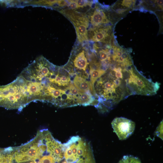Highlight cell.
<instances>
[{
	"label": "cell",
	"instance_id": "1",
	"mask_svg": "<svg viewBox=\"0 0 163 163\" xmlns=\"http://www.w3.org/2000/svg\"><path fill=\"white\" fill-rule=\"evenodd\" d=\"M127 70L109 68L96 82L94 89L97 99L95 107L101 113L108 112L121 100L132 95L127 83Z\"/></svg>",
	"mask_w": 163,
	"mask_h": 163
},
{
	"label": "cell",
	"instance_id": "2",
	"mask_svg": "<svg viewBox=\"0 0 163 163\" xmlns=\"http://www.w3.org/2000/svg\"><path fill=\"white\" fill-rule=\"evenodd\" d=\"M64 158L68 163H96L89 142L79 136L64 144Z\"/></svg>",
	"mask_w": 163,
	"mask_h": 163
},
{
	"label": "cell",
	"instance_id": "3",
	"mask_svg": "<svg viewBox=\"0 0 163 163\" xmlns=\"http://www.w3.org/2000/svg\"><path fill=\"white\" fill-rule=\"evenodd\" d=\"M127 83L132 95H155L159 88L160 85L159 83L154 82L147 78L133 65L128 68Z\"/></svg>",
	"mask_w": 163,
	"mask_h": 163
},
{
	"label": "cell",
	"instance_id": "4",
	"mask_svg": "<svg viewBox=\"0 0 163 163\" xmlns=\"http://www.w3.org/2000/svg\"><path fill=\"white\" fill-rule=\"evenodd\" d=\"M29 104L21 88L14 81L0 86V106L8 109L22 110Z\"/></svg>",
	"mask_w": 163,
	"mask_h": 163
},
{
	"label": "cell",
	"instance_id": "5",
	"mask_svg": "<svg viewBox=\"0 0 163 163\" xmlns=\"http://www.w3.org/2000/svg\"><path fill=\"white\" fill-rule=\"evenodd\" d=\"M60 12L73 24L79 42L83 43L88 41L89 21L86 14L70 8L62 10Z\"/></svg>",
	"mask_w": 163,
	"mask_h": 163
},
{
	"label": "cell",
	"instance_id": "6",
	"mask_svg": "<svg viewBox=\"0 0 163 163\" xmlns=\"http://www.w3.org/2000/svg\"><path fill=\"white\" fill-rule=\"evenodd\" d=\"M112 127L119 139H127L133 133L135 127V123L123 117H116L111 123Z\"/></svg>",
	"mask_w": 163,
	"mask_h": 163
},
{
	"label": "cell",
	"instance_id": "7",
	"mask_svg": "<svg viewBox=\"0 0 163 163\" xmlns=\"http://www.w3.org/2000/svg\"><path fill=\"white\" fill-rule=\"evenodd\" d=\"M110 28L100 25L90 28L88 30V40L95 42L106 41L110 37Z\"/></svg>",
	"mask_w": 163,
	"mask_h": 163
},
{
	"label": "cell",
	"instance_id": "8",
	"mask_svg": "<svg viewBox=\"0 0 163 163\" xmlns=\"http://www.w3.org/2000/svg\"><path fill=\"white\" fill-rule=\"evenodd\" d=\"M73 80L74 86L79 92L92 94L95 96L93 87L90 81L77 75H75Z\"/></svg>",
	"mask_w": 163,
	"mask_h": 163
},
{
	"label": "cell",
	"instance_id": "9",
	"mask_svg": "<svg viewBox=\"0 0 163 163\" xmlns=\"http://www.w3.org/2000/svg\"><path fill=\"white\" fill-rule=\"evenodd\" d=\"M89 18L91 24L93 27L100 26L102 24L109 22L105 13L102 10H94Z\"/></svg>",
	"mask_w": 163,
	"mask_h": 163
},
{
	"label": "cell",
	"instance_id": "10",
	"mask_svg": "<svg viewBox=\"0 0 163 163\" xmlns=\"http://www.w3.org/2000/svg\"><path fill=\"white\" fill-rule=\"evenodd\" d=\"M106 71L101 69H95L90 67L89 74L90 76V82L93 87L94 92L95 83L98 79L106 72Z\"/></svg>",
	"mask_w": 163,
	"mask_h": 163
},
{
	"label": "cell",
	"instance_id": "11",
	"mask_svg": "<svg viewBox=\"0 0 163 163\" xmlns=\"http://www.w3.org/2000/svg\"><path fill=\"white\" fill-rule=\"evenodd\" d=\"M54 158L51 155L50 151L47 144V148L43 155L39 159L38 163H56Z\"/></svg>",
	"mask_w": 163,
	"mask_h": 163
},
{
	"label": "cell",
	"instance_id": "12",
	"mask_svg": "<svg viewBox=\"0 0 163 163\" xmlns=\"http://www.w3.org/2000/svg\"><path fill=\"white\" fill-rule=\"evenodd\" d=\"M118 163H141L139 159L131 155L124 156Z\"/></svg>",
	"mask_w": 163,
	"mask_h": 163
},
{
	"label": "cell",
	"instance_id": "13",
	"mask_svg": "<svg viewBox=\"0 0 163 163\" xmlns=\"http://www.w3.org/2000/svg\"><path fill=\"white\" fill-rule=\"evenodd\" d=\"M75 1L78 8H83L91 4L89 1L87 0H77Z\"/></svg>",
	"mask_w": 163,
	"mask_h": 163
},
{
	"label": "cell",
	"instance_id": "14",
	"mask_svg": "<svg viewBox=\"0 0 163 163\" xmlns=\"http://www.w3.org/2000/svg\"><path fill=\"white\" fill-rule=\"evenodd\" d=\"M163 123L162 121L160 124V125L157 128L155 133L156 135L158 137L162 139V132H163Z\"/></svg>",
	"mask_w": 163,
	"mask_h": 163
},
{
	"label": "cell",
	"instance_id": "15",
	"mask_svg": "<svg viewBox=\"0 0 163 163\" xmlns=\"http://www.w3.org/2000/svg\"><path fill=\"white\" fill-rule=\"evenodd\" d=\"M135 1L125 0H123L122 2L121 5L124 7L130 8L134 4Z\"/></svg>",
	"mask_w": 163,
	"mask_h": 163
},
{
	"label": "cell",
	"instance_id": "16",
	"mask_svg": "<svg viewBox=\"0 0 163 163\" xmlns=\"http://www.w3.org/2000/svg\"><path fill=\"white\" fill-rule=\"evenodd\" d=\"M68 6L69 7L70 9L73 10L78 8L75 0H69Z\"/></svg>",
	"mask_w": 163,
	"mask_h": 163
},
{
	"label": "cell",
	"instance_id": "17",
	"mask_svg": "<svg viewBox=\"0 0 163 163\" xmlns=\"http://www.w3.org/2000/svg\"><path fill=\"white\" fill-rule=\"evenodd\" d=\"M157 5L159 6L161 8H162L163 7V0H156Z\"/></svg>",
	"mask_w": 163,
	"mask_h": 163
},
{
	"label": "cell",
	"instance_id": "18",
	"mask_svg": "<svg viewBox=\"0 0 163 163\" xmlns=\"http://www.w3.org/2000/svg\"><path fill=\"white\" fill-rule=\"evenodd\" d=\"M58 163H68L66 161L65 159H63L62 161L58 162Z\"/></svg>",
	"mask_w": 163,
	"mask_h": 163
}]
</instances>
